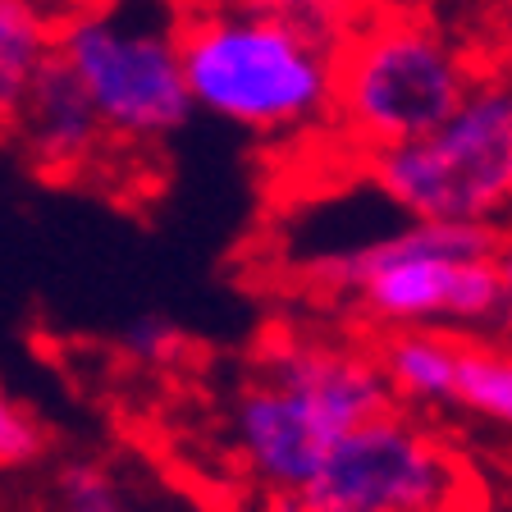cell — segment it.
<instances>
[{"instance_id":"9a60e30c","label":"cell","mask_w":512,"mask_h":512,"mask_svg":"<svg viewBox=\"0 0 512 512\" xmlns=\"http://www.w3.org/2000/svg\"><path fill=\"white\" fill-rule=\"evenodd\" d=\"M119 348H124L128 362H138V366H170L188 352V330H183L179 320L160 316V311H147V316L128 320L124 330H119Z\"/></svg>"},{"instance_id":"ba28073f","label":"cell","mask_w":512,"mask_h":512,"mask_svg":"<svg viewBox=\"0 0 512 512\" xmlns=\"http://www.w3.org/2000/svg\"><path fill=\"white\" fill-rule=\"evenodd\" d=\"M10 142L23 151L32 170L55 183H74L83 174H92L101 165V156L110 151V138L101 119H96L92 101L83 96V87L69 78V69L60 60L46 64V74L28 92V101H23L19 119L10 128Z\"/></svg>"},{"instance_id":"e0dca14e","label":"cell","mask_w":512,"mask_h":512,"mask_svg":"<svg viewBox=\"0 0 512 512\" xmlns=\"http://www.w3.org/2000/svg\"><path fill=\"white\" fill-rule=\"evenodd\" d=\"M503 51L512 60V0H508V10H503Z\"/></svg>"},{"instance_id":"3957f363","label":"cell","mask_w":512,"mask_h":512,"mask_svg":"<svg viewBox=\"0 0 512 512\" xmlns=\"http://www.w3.org/2000/svg\"><path fill=\"white\" fill-rule=\"evenodd\" d=\"M494 252L490 224L412 220L398 234L311 261L307 279L380 330H480L508 320Z\"/></svg>"},{"instance_id":"52a82bcc","label":"cell","mask_w":512,"mask_h":512,"mask_svg":"<svg viewBox=\"0 0 512 512\" xmlns=\"http://www.w3.org/2000/svg\"><path fill=\"white\" fill-rule=\"evenodd\" d=\"M476 503L462 458L416 416L384 407L339 439L279 512H453Z\"/></svg>"},{"instance_id":"5b68a950","label":"cell","mask_w":512,"mask_h":512,"mask_svg":"<svg viewBox=\"0 0 512 512\" xmlns=\"http://www.w3.org/2000/svg\"><path fill=\"white\" fill-rule=\"evenodd\" d=\"M371 179L407 220L494 224L512 211V64L476 74L430 133L375 151Z\"/></svg>"},{"instance_id":"5bb4252c","label":"cell","mask_w":512,"mask_h":512,"mask_svg":"<svg viewBox=\"0 0 512 512\" xmlns=\"http://www.w3.org/2000/svg\"><path fill=\"white\" fill-rule=\"evenodd\" d=\"M46 444H51V435H46L42 416L32 412L14 389L0 384V471H23L32 462H42Z\"/></svg>"},{"instance_id":"9c48e42d","label":"cell","mask_w":512,"mask_h":512,"mask_svg":"<svg viewBox=\"0 0 512 512\" xmlns=\"http://www.w3.org/2000/svg\"><path fill=\"white\" fill-rule=\"evenodd\" d=\"M458 343L453 330H384L375 343V366L394 403L416 407H448L453 403V375H458Z\"/></svg>"},{"instance_id":"2e32d148","label":"cell","mask_w":512,"mask_h":512,"mask_svg":"<svg viewBox=\"0 0 512 512\" xmlns=\"http://www.w3.org/2000/svg\"><path fill=\"white\" fill-rule=\"evenodd\" d=\"M494 261H499V279H503V293H508V320H512V238H499Z\"/></svg>"},{"instance_id":"ffe728a7","label":"cell","mask_w":512,"mask_h":512,"mask_svg":"<svg viewBox=\"0 0 512 512\" xmlns=\"http://www.w3.org/2000/svg\"><path fill=\"white\" fill-rule=\"evenodd\" d=\"M453 512H480V503H467V508H453Z\"/></svg>"},{"instance_id":"ac0fdd59","label":"cell","mask_w":512,"mask_h":512,"mask_svg":"<svg viewBox=\"0 0 512 512\" xmlns=\"http://www.w3.org/2000/svg\"><path fill=\"white\" fill-rule=\"evenodd\" d=\"M37 5H46L51 14H64V10H74V5H83V0H37Z\"/></svg>"},{"instance_id":"d6986e66","label":"cell","mask_w":512,"mask_h":512,"mask_svg":"<svg viewBox=\"0 0 512 512\" xmlns=\"http://www.w3.org/2000/svg\"><path fill=\"white\" fill-rule=\"evenodd\" d=\"M188 10H206V5H238V0H183Z\"/></svg>"},{"instance_id":"30bf717a","label":"cell","mask_w":512,"mask_h":512,"mask_svg":"<svg viewBox=\"0 0 512 512\" xmlns=\"http://www.w3.org/2000/svg\"><path fill=\"white\" fill-rule=\"evenodd\" d=\"M55 60V14L37 0H0V138Z\"/></svg>"},{"instance_id":"8992f818","label":"cell","mask_w":512,"mask_h":512,"mask_svg":"<svg viewBox=\"0 0 512 512\" xmlns=\"http://www.w3.org/2000/svg\"><path fill=\"white\" fill-rule=\"evenodd\" d=\"M476 64L439 28L407 14H366L339 51L334 124L357 151H389L421 138L476 83Z\"/></svg>"},{"instance_id":"6da1fadb","label":"cell","mask_w":512,"mask_h":512,"mask_svg":"<svg viewBox=\"0 0 512 512\" xmlns=\"http://www.w3.org/2000/svg\"><path fill=\"white\" fill-rule=\"evenodd\" d=\"M384 407H394V394L371 352L293 334L270 343L256 375L238 389L234 448L256 485L288 503L307 490L330 448Z\"/></svg>"},{"instance_id":"8fae6325","label":"cell","mask_w":512,"mask_h":512,"mask_svg":"<svg viewBox=\"0 0 512 512\" xmlns=\"http://www.w3.org/2000/svg\"><path fill=\"white\" fill-rule=\"evenodd\" d=\"M453 403L512 430V348L462 339L458 375H453Z\"/></svg>"},{"instance_id":"7a4b0ae2","label":"cell","mask_w":512,"mask_h":512,"mask_svg":"<svg viewBox=\"0 0 512 512\" xmlns=\"http://www.w3.org/2000/svg\"><path fill=\"white\" fill-rule=\"evenodd\" d=\"M192 110L256 138H302L334 115L339 51L288 28L261 0L206 5L183 19Z\"/></svg>"},{"instance_id":"277c9868","label":"cell","mask_w":512,"mask_h":512,"mask_svg":"<svg viewBox=\"0 0 512 512\" xmlns=\"http://www.w3.org/2000/svg\"><path fill=\"white\" fill-rule=\"evenodd\" d=\"M183 19V0H83L55 14V60L92 101L110 147H160L188 128Z\"/></svg>"},{"instance_id":"7c38bea8","label":"cell","mask_w":512,"mask_h":512,"mask_svg":"<svg viewBox=\"0 0 512 512\" xmlns=\"http://www.w3.org/2000/svg\"><path fill=\"white\" fill-rule=\"evenodd\" d=\"M51 512H138L115 467L96 458H69L51 480Z\"/></svg>"},{"instance_id":"4fadbf2b","label":"cell","mask_w":512,"mask_h":512,"mask_svg":"<svg viewBox=\"0 0 512 512\" xmlns=\"http://www.w3.org/2000/svg\"><path fill=\"white\" fill-rule=\"evenodd\" d=\"M266 10H275L288 28H298L302 37L343 51L348 37L366 23V5L362 0H261Z\"/></svg>"}]
</instances>
